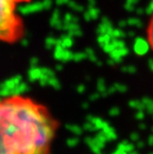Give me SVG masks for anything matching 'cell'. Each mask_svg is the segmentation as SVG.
Wrapping results in <instances>:
<instances>
[{
  "mask_svg": "<svg viewBox=\"0 0 153 154\" xmlns=\"http://www.w3.org/2000/svg\"><path fill=\"white\" fill-rule=\"evenodd\" d=\"M59 122L32 97H0V154H51Z\"/></svg>",
  "mask_w": 153,
  "mask_h": 154,
  "instance_id": "cell-1",
  "label": "cell"
},
{
  "mask_svg": "<svg viewBox=\"0 0 153 154\" xmlns=\"http://www.w3.org/2000/svg\"><path fill=\"white\" fill-rule=\"evenodd\" d=\"M30 0H0V42L13 44L24 35V22L18 7Z\"/></svg>",
  "mask_w": 153,
  "mask_h": 154,
  "instance_id": "cell-2",
  "label": "cell"
},
{
  "mask_svg": "<svg viewBox=\"0 0 153 154\" xmlns=\"http://www.w3.org/2000/svg\"><path fill=\"white\" fill-rule=\"evenodd\" d=\"M146 36H147V42L149 47L153 51V14L151 16L150 20L148 22L147 30H146Z\"/></svg>",
  "mask_w": 153,
  "mask_h": 154,
  "instance_id": "cell-3",
  "label": "cell"
}]
</instances>
